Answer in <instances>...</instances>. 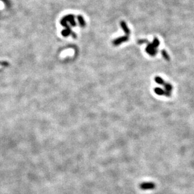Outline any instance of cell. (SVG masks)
<instances>
[{
    "label": "cell",
    "mask_w": 194,
    "mask_h": 194,
    "mask_svg": "<svg viewBox=\"0 0 194 194\" xmlns=\"http://www.w3.org/2000/svg\"><path fill=\"white\" fill-rule=\"evenodd\" d=\"M139 187L142 190H151L156 188V184L152 182H143L140 184Z\"/></svg>",
    "instance_id": "obj_1"
},
{
    "label": "cell",
    "mask_w": 194,
    "mask_h": 194,
    "mask_svg": "<svg viewBox=\"0 0 194 194\" xmlns=\"http://www.w3.org/2000/svg\"><path fill=\"white\" fill-rule=\"evenodd\" d=\"M146 52L151 56H155L157 54V50L153 44L151 43H148L147 47L146 48Z\"/></svg>",
    "instance_id": "obj_2"
},
{
    "label": "cell",
    "mask_w": 194,
    "mask_h": 194,
    "mask_svg": "<svg viewBox=\"0 0 194 194\" xmlns=\"http://www.w3.org/2000/svg\"><path fill=\"white\" fill-rule=\"evenodd\" d=\"M154 90H155V92L158 96H165L167 97L171 96V92H167L165 90H163L162 89L159 88V87H156V88L154 89Z\"/></svg>",
    "instance_id": "obj_3"
},
{
    "label": "cell",
    "mask_w": 194,
    "mask_h": 194,
    "mask_svg": "<svg viewBox=\"0 0 194 194\" xmlns=\"http://www.w3.org/2000/svg\"><path fill=\"white\" fill-rule=\"evenodd\" d=\"M128 39H129L128 36H123V37H119L112 41V44L115 45V46H118V45H120L122 43L125 42V41H127Z\"/></svg>",
    "instance_id": "obj_4"
},
{
    "label": "cell",
    "mask_w": 194,
    "mask_h": 194,
    "mask_svg": "<svg viewBox=\"0 0 194 194\" xmlns=\"http://www.w3.org/2000/svg\"><path fill=\"white\" fill-rule=\"evenodd\" d=\"M120 24H121V27L122 29V30L124 31L126 35V36H129V34H130V30L128 28L126 23V22H124V21H121Z\"/></svg>",
    "instance_id": "obj_5"
},
{
    "label": "cell",
    "mask_w": 194,
    "mask_h": 194,
    "mask_svg": "<svg viewBox=\"0 0 194 194\" xmlns=\"http://www.w3.org/2000/svg\"><path fill=\"white\" fill-rule=\"evenodd\" d=\"M155 80L157 84H161V85H164V84L165 83V82L164 81V80L161 78V77H158V76H157L156 77H155Z\"/></svg>",
    "instance_id": "obj_6"
},
{
    "label": "cell",
    "mask_w": 194,
    "mask_h": 194,
    "mask_svg": "<svg viewBox=\"0 0 194 194\" xmlns=\"http://www.w3.org/2000/svg\"><path fill=\"white\" fill-rule=\"evenodd\" d=\"M165 86V90L167 92H171V91H172V89H173V87L170 84H169V83H165L164 84V85Z\"/></svg>",
    "instance_id": "obj_7"
},
{
    "label": "cell",
    "mask_w": 194,
    "mask_h": 194,
    "mask_svg": "<svg viewBox=\"0 0 194 194\" xmlns=\"http://www.w3.org/2000/svg\"><path fill=\"white\" fill-rule=\"evenodd\" d=\"M161 54H162V56L163 57V58L165 60H167V61H169L170 59V57L169 56V55L168 54V53L167 52V51L165 50H161Z\"/></svg>",
    "instance_id": "obj_8"
},
{
    "label": "cell",
    "mask_w": 194,
    "mask_h": 194,
    "mask_svg": "<svg viewBox=\"0 0 194 194\" xmlns=\"http://www.w3.org/2000/svg\"><path fill=\"white\" fill-rule=\"evenodd\" d=\"M151 43L153 44V46L155 48H157V47L160 45V41H159V40L157 38L155 37V38H154L153 41V43Z\"/></svg>",
    "instance_id": "obj_9"
},
{
    "label": "cell",
    "mask_w": 194,
    "mask_h": 194,
    "mask_svg": "<svg viewBox=\"0 0 194 194\" xmlns=\"http://www.w3.org/2000/svg\"><path fill=\"white\" fill-rule=\"evenodd\" d=\"M148 43V41L147 40H144V39H142V40H138V44H143V43Z\"/></svg>",
    "instance_id": "obj_10"
},
{
    "label": "cell",
    "mask_w": 194,
    "mask_h": 194,
    "mask_svg": "<svg viewBox=\"0 0 194 194\" xmlns=\"http://www.w3.org/2000/svg\"><path fill=\"white\" fill-rule=\"evenodd\" d=\"M79 20L80 22V24H81V26H84L85 25V22L84 21V20L82 19V18L81 17H79Z\"/></svg>",
    "instance_id": "obj_11"
}]
</instances>
